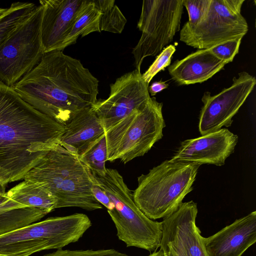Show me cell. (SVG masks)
I'll use <instances>...</instances> for the list:
<instances>
[{"label": "cell", "instance_id": "obj_4", "mask_svg": "<svg viewBox=\"0 0 256 256\" xmlns=\"http://www.w3.org/2000/svg\"><path fill=\"white\" fill-rule=\"evenodd\" d=\"M200 166L166 160L138 177L132 192L138 208L152 220L164 218L174 212L193 190Z\"/></svg>", "mask_w": 256, "mask_h": 256}, {"label": "cell", "instance_id": "obj_7", "mask_svg": "<svg viewBox=\"0 0 256 256\" xmlns=\"http://www.w3.org/2000/svg\"><path fill=\"white\" fill-rule=\"evenodd\" d=\"M162 108V102L150 97L106 132L107 161L120 160L126 164L147 153L163 136Z\"/></svg>", "mask_w": 256, "mask_h": 256}, {"label": "cell", "instance_id": "obj_29", "mask_svg": "<svg viewBox=\"0 0 256 256\" xmlns=\"http://www.w3.org/2000/svg\"><path fill=\"white\" fill-rule=\"evenodd\" d=\"M92 193L96 199L103 206H105L108 211H110L114 207V204L106 192L98 185L94 182L92 188Z\"/></svg>", "mask_w": 256, "mask_h": 256}, {"label": "cell", "instance_id": "obj_8", "mask_svg": "<svg viewBox=\"0 0 256 256\" xmlns=\"http://www.w3.org/2000/svg\"><path fill=\"white\" fill-rule=\"evenodd\" d=\"M42 7L34 10L0 46V80L12 87L39 62L44 53L40 34Z\"/></svg>", "mask_w": 256, "mask_h": 256}, {"label": "cell", "instance_id": "obj_14", "mask_svg": "<svg viewBox=\"0 0 256 256\" xmlns=\"http://www.w3.org/2000/svg\"><path fill=\"white\" fill-rule=\"evenodd\" d=\"M238 136L227 128L210 132L180 142L170 160L201 166H222L234 150Z\"/></svg>", "mask_w": 256, "mask_h": 256}, {"label": "cell", "instance_id": "obj_15", "mask_svg": "<svg viewBox=\"0 0 256 256\" xmlns=\"http://www.w3.org/2000/svg\"><path fill=\"white\" fill-rule=\"evenodd\" d=\"M84 0H42L40 34L44 53L58 50L70 32Z\"/></svg>", "mask_w": 256, "mask_h": 256}, {"label": "cell", "instance_id": "obj_19", "mask_svg": "<svg viewBox=\"0 0 256 256\" xmlns=\"http://www.w3.org/2000/svg\"><path fill=\"white\" fill-rule=\"evenodd\" d=\"M50 212L29 206L10 198L0 186V235L40 220Z\"/></svg>", "mask_w": 256, "mask_h": 256}, {"label": "cell", "instance_id": "obj_33", "mask_svg": "<svg viewBox=\"0 0 256 256\" xmlns=\"http://www.w3.org/2000/svg\"><path fill=\"white\" fill-rule=\"evenodd\" d=\"M8 182L7 180L3 177L0 172V186H6Z\"/></svg>", "mask_w": 256, "mask_h": 256}, {"label": "cell", "instance_id": "obj_23", "mask_svg": "<svg viewBox=\"0 0 256 256\" xmlns=\"http://www.w3.org/2000/svg\"><path fill=\"white\" fill-rule=\"evenodd\" d=\"M100 11V31L120 34L126 23V19L114 0H92Z\"/></svg>", "mask_w": 256, "mask_h": 256}, {"label": "cell", "instance_id": "obj_1", "mask_svg": "<svg viewBox=\"0 0 256 256\" xmlns=\"http://www.w3.org/2000/svg\"><path fill=\"white\" fill-rule=\"evenodd\" d=\"M11 88L34 108L64 126L97 101L98 80L80 60L54 50L44 53Z\"/></svg>", "mask_w": 256, "mask_h": 256}, {"label": "cell", "instance_id": "obj_6", "mask_svg": "<svg viewBox=\"0 0 256 256\" xmlns=\"http://www.w3.org/2000/svg\"><path fill=\"white\" fill-rule=\"evenodd\" d=\"M85 214L48 218L0 235V256H30L78 242L92 226Z\"/></svg>", "mask_w": 256, "mask_h": 256}, {"label": "cell", "instance_id": "obj_11", "mask_svg": "<svg viewBox=\"0 0 256 256\" xmlns=\"http://www.w3.org/2000/svg\"><path fill=\"white\" fill-rule=\"evenodd\" d=\"M256 84L254 76L242 72L232 79V84L212 96L206 92L202 98L198 130L202 136L230 126L232 118L252 92Z\"/></svg>", "mask_w": 256, "mask_h": 256}, {"label": "cell", "instance_id": "obj_34", "mask_svg": "<svg viewBox=\"0 0 256 256\" xmlns=\"http://www.w3.org/2000/svg\"><path fill=\"white\" fill-rule=\"evenodd\" d=\"M8 10V8H0V16H2Z\"/></svg>", "mask_w": 256, "mask_h": 256}, {"label": "cell", "instance_id": "obj_3", "mask_svg": "<svg viewBox=\"0 0 256 256\" xmlns=\"http://www.w3.org/2000/svg\"><path fill=\"white\" fill-rule=\"evenodd\" d=\"M24 180L44 183L57 200L56 208L94 210L103 208L92 192V172L78 156L60 145L48 150Z\"/></svg>", "mask_w": 256, "mask_h": 256}, {"label": "cell", "instance_id": "obj_12", "mask_svg": "<svg viewBox=\"0 0 256 256\" xmlns=\"http://www.w3.org/2000/svg\"><path fill=\"white\" fill-rule=\"evenodd\" d=\"M148 88L140 71L136 69L122 75L110 85L108 98L98 100L91 106L105 132L146 104L150 98Z\"/></svg>", "mask_w": 256, "mask_h": 256}, {"label": "cell", "instance_id": "obj_24", "mask_svg": "<svg viewBox=\"0 0 256 256\" xmlns=\"http://www.w3.org/2000/svg\"><path fill=\"white\" fill-rule=\"evenodd\" d=\"M78 158L92 172L104 176L106 172L107 161L105 134L90 146Z\"/></svg>", "mask_w": 256, "mask_h": 256}, {"label": "cell", "instance_id": "obj_30", "mask_svg": "<svg viewBox=\"0 0 256 256\" xmlns=\"http://www.w3.org/2000/svg\"><path fill=\"white\" fill-rule=\"evenodd\" d=\"M168 86V84L166 82H163L162 80L158 82H155L148 86V92L152 96H154L163 90L167 88Z\"/></svg>", "mask_w": 256, "mask_h": 256}, {"label": "cell", "instance_id": "obj_18", "mask_svg": "<svg viewBox=\"0 0 256 256\" xmlns=\"http://www.w3.org/2000/svg\"><path fill=\"white\" fill-rule=\"evenodd\" d=\"M104 134L99 118L90 107L80 112L64 126L60 144L78 157Z\"/></svg>", "mask_w": 256, "mask_h": 256}, {"label": "cell", "instance_id": "obj_28", "mask_svg": "<svg viewBox=\"0 0 256 256\" xmlns=\"http://www.w3.org/2000/svg\"><path fill=\"white\" fill-rule=\"evenodd\" d=\"M42 256H131L120 252L114 249L87 250H64L58 249L52 253Z\"/></svg>", "mask_w": 256, "mask_h": 256}, {"label": "cell", "instance_id": "obj_21", "mask_svg": "<svg viewBox=\"0 0 256 256\" xmlns=\"http://www.w3.org/2000/svg\"><path fill=\"white\" fill-rule=\"evenodd\" d=\"M100 11L96 7L92 0H84L70 32L61 46L60 51L75 44L80 36L84 37L92 32H100Z\"/></svg>", "mask_w": 256, "mask_h": 256}, {"label": "cell", "instance_id": "obj_10", "mask_svg": "<svg viewBox=\"0 0 256 256\" xmlns=\"http://www.w3.org/2000/svg\"><path fill=\"white\" fill-rule=\"evenodd\" d=\"M183 7L182 0H143L138 22L142 35L132 51L136 70L140 71L144 58L160 54L173 40L180 30Z\"/></svg>", "mask_w": 256, "mask_h": 256}, {"label": "cell", "instance_id": "obj_26", "mask_svg": "<svg viewBox=\"0 0 256 256\" xmlns=\"http://www.w3.org/2000/svg\"><path fill=\"white\" fill-rule=\"evenodd\" d=\"M211 0H182L183 6L188 14V25H197L209 10Z\"/></svg>", "mask_w": 256, "mask_h": 256}, {"label": "cell", "instance_id": "obj_2", "mask_svg": "<svg viewBox=\"0 0 256 256\" xmlns=\"http://www.w3.org/2000/svg\"><path fill=\"white\" fill-rule=\"evenodd\" d=\"M64 130L0 80V172L8 183L24 180L48 150L60 145Z\"/></svg>", "mask_w": 256, "mask_h": 256}, {"label": "cell", "instance_id": "obj_27", "mask_svg": "<svg viewBox=\"0 0 256 256\" xmlns=\"http://www.w3.org/2000/svg\"><path fill=\"white\" fill-rule=\"evenodd\" d=\"M242 38L224 42L214 46L208 50L218 58L226 64L232 62L238 52Z\"/></svg>", "mask_w": 256, "mask_h": 256}, {"label": "cell", "instance_id": "obj_20", "mask_svg": "<svg viewBox=\"0 0 256 256\" xmlns=\"http://www.w3.org/2000/svg\"><path fill=\"white\" fill-rule=\"evenodd\" d=\"M7 192L15 201L29 206L50 212L56 208V198L42 182L24 180Z\"/></svg>", "mask_w": 256, "mask_h": 256}, {"label": "cell", "instance_id": "obj_16", "mask_svg": "<svg viewBox=\"0 0 256 256\" xmlns=\"http://www.w3.org/2000/svg\"><path fill=\"white\" fill-rule=\"evenodd\" d=\"M203 242L207 256H242L256 242V212L203 237Z\"/></svg>", "mask_w": 256, "mask_h": 256}, {"label": "cell", "instance_id": "obj_9", "mask_svg": "<svg viewBox=\"0 0 256 256\" xmlns=\"http://www.w3.org/2000/svg\"><path fill=\"white\" fill-rule=\"evenodd\" d=\"M244 0H211L208 10L196 26L185 24L180 40L198 50L208 49L224 42L242 37L248 24L241 14Z\"/></svg>", "mask_w": 256, "mask_h": 256}, {"label": "cell", "instance_id": "obj_13", "mask_svg": "<svg viewBox=\"0 0 256 256\" xmlns=\"http://www.w3.org/2000/svg\"><path fill=\"white\" fill-rule=\"evenodd\" d=\"M196 203L182 202L178 208L162 222V243L176 256H207L201 232L196 225Z\"/></svg>", "mask_w": 256, "mask_h": 256}, {"label": "cell", "instance_id": "obj_22", "mask_svg": "<svg viewBox=\"0 0 256 256\" xmlns=\"http://www.w3.org/2000/svg\"><path fill=\"white\" fill-rule=\"evenodd\" d=\"M37 6L30 2H15L0 16V46L10 34L34 10Z\"/></svg>", "mask_w": 256, "mask_h": 256}, {"label": "cell", "instance_id": "obj_32", "mask_svg": "<svg viewBox=\"0 0 256 256\" xmlns=\"http://www.w3.org/2000/svg\"><path fill=\"white\" fill-rule=\"evenodd\" d=\"M148 256H164V254L162 250L160 248L158 250L152 252Z\"/></svg>", "mask_w": 256, "mask_h": 256}, {"label": "cell", "instance_id": "obj_5", "mask_svg": "<svg viewBox=\"0 0 256 256\" xmlns=\"http://www.w3.org/2000/svg\"><path fill=\"white\" fill-rule=\"evenodd\" d=\"M94 182L100 187L114 207L108 211L115 224L118 239L127 247L134 246L154 252L160 247L162 222L146 216L134 203L132 191L119 172L106 168L104 176L92 172Z\"/></svg>", "mask_w": 256, "mask_h": 256}, {"label": "cell", "instance_id": "obj_25", "mask_svg": "<svg viewBox=\"0 0 256 256\" xmlns=\"http://www.w3.org/2000/svg\"><path fill=\"white\" fill-rule=\"evenodd\" d=\"M176 50V47L173 44H170L164 48L148 68L142 74V78L145 82L149 84L158 72L164 70L166 68L170 66L172 56Z\"/></svg>", "mask_w": 256, "mask_h": 256}, {"label": "cell", "instance_id": "obj_17", "mask_svg": "<svg viewBox=\"0 0 256 256\" xmlns=\"http://www.w3.org/2000/svg\"><path fill=\"white\" fill-rule=\"evenodd\" d=\"M226 64L208 49L198 50L168 66L172 78L178 85L202 83L224 69Z\"/></svg>", "mask_w": 256, "mask_h": 256}, {"label": "cell", "instance_id": "obj_31", "mask_svg": "<svg viewBox=\"0 0 256 256\" xmlns=\"http://www.w3.org/2000/svg\"><path fill=\"white\" fill-rule=\"evenodd\" d=\"M160 248L164 251V256H176L170 248L166 245L160 243Z\"/></svg>", "mask_w": 256, "mask_h": 256}]
</instances>
